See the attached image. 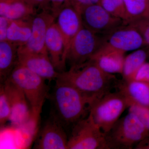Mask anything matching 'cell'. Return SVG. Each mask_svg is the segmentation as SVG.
Returning <instances> with one entry per match:
<instances>
[{"instance_id":"cell-1","label":"cell","mask_w":149,"mask_h":149,"mask_svg":"<svg viewBox=\"0 0 149 149\" xmlns=\"http://www.w3.org/2000/svg\"><path fill=\"white\" fill-rule=\"evenodd\" d=\"M56 81L72 86L95 101L116 88L118 80L114 74L104 72L91 59L70 67L68 71L59 72Z\"/></svg>"},{"instance_id":"cell-2","label":"cell","mask_w":149,"mask_h":149,"mask_svg":"<svg viewBox=\"0 0 149 149\" xmlns=\"http://www.w3.org/2000/svg\"><path fill=\"white\" fill-rule=\"evenodd\" d=\"M56 81L53 101L60 121L74 124L86 117L95 100L72 86Z\"/></svg>"},{"instance_id":"cell-3","label":"cell","mask_w":149,"mask_h":149,"mask_svg":"<svg viewBox=\"0 0 149 149\" xmlns=\"http://www.w3.org/2000/svg\"><path fill=\"white\" fill-rule=\"evenodd\" d=\"M149 136V130L131 112L105 133L107 149H131Z\"/></svg>"},{"instance_id":"cell-4","label":"cell","mask_w":149,"mask_h":149,"mask_svg":"<svg viewBox=\"0 0 149 149\" xmlns=\"http://www.w3.org/2000/svg\"><path fill=\"white\" fill-rule=\"evenodd\" d=\"M130 105V102L120 91L105 94L92 104L89 114L105 134Z\"/></svg>"},{"instance_id":"cell-5","label":"cell","mask_w":149,"mask_h":149,"mask_svg":"<svg viewBox=\"0 0 149 149\" xmlns=\"http://www.w3.org/2000/svg\"><path fill=\"white\" fill-rule=\"evenodd\" d=\"M6 80L23 92L32 112L39 113L47 95L48 86L46 84V80L18 63Z\"/></svg>"},{"instance_id":"cell-6","label":"cell","mask_w":149,"mask_h":149,"mask_svg":"<svg viewBox=\"0 0 149 149\" xmlns=\"http://www.w3.org/2000/svg\"><path fill=\"white\" fill-rule=\"evenodd\" d=\"M68 149H107L105 134L90 114L74 124Z\"/></svg>"},{"instance_id":"cell-7","label":"cell","mask_w":149,"mask_h":149,"mask_svg":"<svg viewBox=\"0 0 149 149\" xmlns=\"http://www.w3.org/2000/svg\"><path fill=\"white\" fill-rule=\"evenodd\" d=\"M104 40L105 36L96 34L83 26L72 40L66 62L70 67L90 60L102 47Z\"/></svg>"},{"instance_id":"cell-8","label":"cell","mask_w":149,"mask_h":149,"mask_svg":"<svg viewBox=\"0 0 149 149\" xmlns=\"http://www.w3.org/2000/svg\"><path fill=\"white\" fill-rule=\"evenodd\" d=\"M79 13L83 27L101 36H106L125 25L122 19L112 15L100 4L85 7Z\"/></svg>"},{"instance_id":"cell-9","label":"cell","mask_w":149,"mask_h":149,"mask_svg":"<svg viewBox=\"0 0 149 149\" xmlns=\"http://www.w3.org/2000/svg\"><path fill=\"white\" fill-rule=\"evenodd\" d=\"M143 46V41L139 32L129 25H124L105 36L102 47L92 59L115 52L125 53Z\"/></svg>"},{"instance_id":"cell-10","label":"cell","mask_w":149,"mask_h":149,"mask_svg":"<svg viewBox=\"0 0 149 149\" xmlns=\"http://www.w3.org/2000/svg\"><path fill=\"white\" fill-rule=\"evenodd\" d=\"M56 24L61 33L64 42L63 62L66 65V56L71 43L83 27L80 13L71 4L66 5L60 11Z\"/></svg>"},{"instance_id":"cell-11","label":"cell","mask_w":149,"mask_h":149,"mask_svg":"<svg viewBox=\"0 0 149 149\" xmlns=\"http://www.w3.org/2000/svg\"><path fill=\"white\" fill-rule=\"evenodd\" d=\"M45 80H56L58 72L51 61L49 54L33 52L23 47L18 49V62Z\"/></svg>"},{"instance_id":"cell-12","label":"cell","mask_w":149,"mask_h":149,"mask_svg":"<svg viewBox=\"0 0 149 149\" xmlns=\"http://www.w3.org/2000/svg\"><path fill=\"white\" fill-rule=\"evenodd\" d=\"M2 85L10 103L11 115L10 121L14 126L24 125L30 120L32 115L26 96L18 87L8 80Z\"/></svg>"},{"instance_id":"cell-13","label":"cell","mask_w":149,"mask_h":149,"mask_svg":"<svg viewBox=\"0 0 149 149\" xmlns=\"http://www.w3.org/2000/svg\"><path fill=\"white\" fill-rule=\"evenodd\" d=\"M56 19L50 10H42L35 15L32 19L31 36L27 44L22 47L33 52L49 54L45 45L46 36Z\"/></svg>"},{"instance_id":"cell-14","label":"cell","mask_w":149,"mask_h":149,"mask_svg":"<svg viewBox=\"0 0 149 149\" xmlns=\"http://www.w3.org/2000/svg\"><path fill=\"white\" fill-rule=\"evenodd\" d=\"M68 138L58 118L47 121L42 129L35 148L68 149Z\"/></svg>"},{"instance_id":"cell-15","label":"cell","mask_w":149,"mask_h":149,"mask_svg":"<svg viewBox=\"0 0 149 149\" xmlns=\"http://www.w3.org/2000/svg\"><path fill=\"white\" fill-rule=\"evenodd\" d=\"M46 48L52 63L58 72L65 71L63 63L64 42L56 22L48 29L45 40Z\"/></svg>"},{"instance_id":"cell-16","label":"cell","mask_w":149,"mask_h":149,"mask_svg":"<svg viewBox=\"0 0 149 149\" xmlns=\"http://www.w3.org/2000/svg\"><path fill=\"white\" fill-rule=\"evenodd\" d=\"M116 89L131 103L149 107V83L135 80L118 81Z\"/></svg>"},{"instance_id":"cell-17","label":"cell","mask_w":149,"mask_h":149,"mask_svg":"<svg viewBox=\"0 0 149 149\" xmlns=\"http://www.w3.org/2000/svg\"><path fill=\"white\" fill-rule=\"evenodd\" d=\"M37 9L23 0H0V16L11 20L35 16Z\"/></svg>"},{"instance_id":"cell-18","label":"cell","mask_w":149,"mask_h":149,"mask_svg":"<svg viewBox=\"0 0 149 149\" xmlns=\"http://www.w3.org/2000/svg\"><path fill=\"white\" fill-rule=\"evenodd\" d=\"M18 47L8 40L0 42V79L2 84L18 62Z\"/></svg>"},{"instance_id":"cell-19","label":"cell","mask_w":149,"mask_h":149,"mask_svg":"<svg viewBox=\"0 0 149 149\" xmlns=\"http://www.w3.org/2000/svg\"><path fill=\"white\" fill-rule=\"evenodd\" d=\"M34 16L12 20L8 30L7 40L19 47L25 46L31 36Z\"/></svg>"},{"instance_id":"cell-20","label":"cell","mask_w":149,"mask_h":149,"mask_svg":"<svg viewBox=\"0 0 149 149\" xmlns=\"http://www.w3.org/2000/svg\"><path fill=\"white\" fill-rule=\"evenodd\" d=\"M124 53H110L93 58L104 71L109 74H122L124 63Z\"/></svg>"},{"instance_id":"cell-21","label":"cell","mask_w":149,"mask_h":149,"mask_svg":"<svg viewBox=\"0 0 149 149\" xmlns=\"http://www.w3.org/2000/svg\"><path fill=\"white\" fill-rule=\"evenodd\" d=\"M148 60L147 49H141L128 55L125 58L122 74L123 80L132 79L138 70Z\"/></svg>"},{"instance_id":"cell-22","label":"cell","mask_w":149,"mask_h":149,"mask_svg":"<svg viewBox=\"0 0 149 149\" xmlns=\"http://www.w3.org/2000/svg\"><path fill=\"white\" fill-rule=\"evenodd\" d=\"M100 4L112 15L122 19L125 25L129 21V15L124 0H101Z\"/></svg>"},{"instance_id":"cell-23","label":"cell","mask_w":149,"mask_h":149,"mask_svg":"<svg viewBox=\"0 0 149 149\" xmlns=\"http://www.w3.org/2000/svg\"><path fill=\"white\" fill-rule=\"evenodd\" d=\"M124 1L130 18L128 22L134 19L149 15V0Z\"/></svg>"},{"instance_id":"cell-24","label":"cell","mask_w":149,"mask_h":149,"mask_svg":"<svg viewBox=\"0 0 149 149\" xmlns=\"http://www.w3.org/2000/svg\"><path fill=\"white\" fill-rule=\"evenodd\" d=\"M126 25L136 29L143 38L144 46L149 47V15L130 20Z\"/></svg>"},{"instance_id":"cell-25","label":"cell","mask_w":149,"mask_h":149,"mask_svg":"<svg viewBox=\"0 0 149 149\" xmlns=\"http://www.w3.org/2000/svg\"><path fill=\"white\" fill-rule=\"evenodd\" d=\"M11 115V108L7 95L2 85L0 89V124L1 127L10 121Z\"/></svg>"},{"instance_id":"cell-26","label":"cell","mask_w":149,"mask_h":149,"mask_svg":"<svg viewBox=\"0 0 149 149\" xmlns=\"http://www.w3.org/2000/svg\"><path fill=\"white\" fill-rule=\"evenodd\" d=\"M129 111L134 113L143 125L149 130V107L131 103Z\"/></svg>"},{"instance_id":"cell-27","label":"cell","mask_w":149,"mask_h":149,"mask_svg":"<svg viewBox=\"0 0 149 149\" xmlns=\"http://www.w3.org/2000/svg\"><path fill=\"white\" fill-rule=\"evenodd\" d=\"M131 80L149 83V62L146 61L142 65Z\"/></svg>"},{"instance_id":"cell-28","label":"cell","mask_w":149,"mask_h":149,"mask_svg":"<svg viewBox=\"0 0 149 149\" xmlns=\"http://www.w3.org/2000/svg\"><path fill=\"white\" fill-rule=\"evenodd\" d=\"M100 1L101 0H70L71 5L79 13L83 8L95 4H100Z\"/></svg>"},{"instance_id":"cell-29","label":"cell","mask_w":149,"mask_h":149,"mask_svg":"<svg viewBox=\"0 0 149 149\" xmlns=\"http://www.w3.org/2000/svg\"><path fill=\"white\" fill-rule=\"evenodd\" d=\"M11 21L7 17L0 16V42L7 40L8 30Z\"/></svg>"},{"instance_id":"cell-30","label":"cell","mask_w":149,"mask_h":149,"mask_svg":"<svg viewBox=\"0 0 149 149\" xmlns=\"http://www.w3.org/2000/svg\"><path fill=\"white\" fill-rule=\"evenodd\" d=\"M51 4V11L56 18L60 11L65 6L70 3V0H49Z\"/></svg>"},{"instance_id":"cell-31","label":"cell","mask_w":149,"mask_h":149,"mask_svg":"<svg viewBox=\"0 0 149 149\" xmlns=\"http://www.w3.org/2000/svg\"><path fill=\"white\" fill-rule=\"evenodd\" d=\"M25 2L41 10L51 11V6L49 0H23Z\"/></svg>"},{"instance_id":"cell-32","label":"cell","mask_w":149,"mask_h":149,"mask_svg":"<svg viewBox=\"0 0 149 149\" xmlns=\"http://www.w3.org/2000/svg\"><path fill=\"white\" fill-rule=\"evenodd\" d=\"M136 149H149V136L142 140L134 148Z\"/></svg>"},{"instance_id":"cell-33","label":"cell","mask_w":149,"mask_h":149,"mask_svg":"<svg viewBox=\"0 0 149 149\" xmlns=\"http://www.w3.org/2000/svg\"><path fill=\"white\" fill-rule=\"evenodd\" d=\"M147 54H148V60L149 61V47L147 49Z\"/></svg>"}]
</instances>
